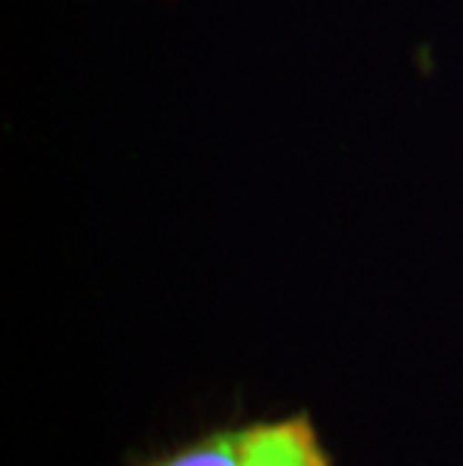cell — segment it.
<instances>
[{"label": "cell", "mask_w": 463, "mask_h": 466, "mask_svg": "<svg viewBox=\"0 0 463 466\" xmlns=\"http://www.w3.org/2000/svg\"><path fill=\"white\" fill-rule=\"evenodd\" d=\"M145 466H241V428L205 433Z\"/></svg>", "instance_id": "2"}, {"label": "cell", "mask_w": 463, "mask_h": 466, "mask_svg": "<svg viewBox=\"0 0 463 466\" xmlns=\"http://www.w3.org/2000/svg\"><path fill=\"white\" fill-rule=\"evenodd\" d=\"M241 466H331L307 412L253 421L241 428Z\"/></svg>", "instance_id": "1"}]
</instances>
